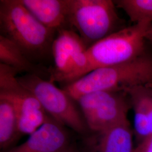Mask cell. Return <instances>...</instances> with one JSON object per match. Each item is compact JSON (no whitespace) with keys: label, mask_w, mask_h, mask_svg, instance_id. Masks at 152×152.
<instances>
[{"label":"cell","mask_w":152,"mask_h":152,"mask_svg":"<svg viewBox=\"0 0 152 152\" xmlns=\"http://www.w3.org/2000/svg\"><path fill=\"white\" fill-rule=\"evenodd\" d=\"M0 29L30 60L51 53L56 32L39 22L20 0L0 1Z\"/></svg>","instance_id":"7a4b0ae2"},{"label":"cell","mask_w":152,"mask_h":152,"mask_svg":"<svg viewBox=\"0 0 152 152\" xmlns=\"http://www.w3.org/2000/svg\"><path fill=\"white\" fill-rule=\"evenodd\" d=\"M88 129L93 133L106 130L128 120L130 100L125 91H98L77 100Z\"/></svg>","instance_id":"52a82bcc"},{"label":"cell","mask_w":152,"mask_h":152,"mask_svg":"<svg viewBox=\"0 0 152 152\" xmlns=\"http://www.w3.org/2000/svg\"><path fill=\"white\" fill-rule=\"evenodd\" d=\"M18 73L0 63V99L11 104L16 113L21 135H30L51 117L42 108L37 99L19 82Z\"/></svg>","instance_id":"8992f818"},{"label":"cell","mask_w":152,"mask_h":152,"mask_svg":"<svg viewBox=\"0 0 152 152\" xmlns=\"http://www.w3.org/2000/svg\"><path fill=\"white\" fill-rule=\"evenodd\" d=\"M64 152H80L73 144L71 145L70 147L66 149Z\"/></svg>","instance_id":"ac0fdd59"},{"label":"cell","mask_w":152,"mask_h":152,"mask_svg":"<svg viewBox=\"0 0 152 152\" xmlns=\"http://www.w3.org/2000/svg\"><path fill=\"white\" fill-rule=\"evenodd\" d=\"M152 83V54L147 50L125 63L94 69L62 88L77 100L98 91H126Z\"/></svg>","instance_id":"6da1fadb"},{"label":"cell","mask_w":152,"mask_h":152,"mask_svg":"<svg viewBox=\"0 0 152 152\" xmlns=\"http://www.w3.org/2000/svg\"><path fill=\"white\" fill-rule=\"evenodd\" d=\"M72 144L65 126L51 117L26 141L5 152H64Z\"/></svg>","instance_id":"9c48e42d"},{"label":"cell","mask_w":152,"mask_h":152,"mask_svg":"<svg viewBox=\"0 0 152 152\" xmlns=\"http://www.w3.org/2000/svg\"><path fill=\"white\" fill-rule=\"evenodd\" d=\"M146 38H147V40H148L152 44V24H151V27H149L147 32Z\"/></svg>","instance_id":"e0dca14e"},{"label":"cell","mask_w":152,"mask_h":152,"mask_svg":"<svg viewBox=\"0 0 152 152\" xmlns=\"http://www.w3.org/2000/svg\"><path fill=\"white\" fill-rule=\"evenodd\" d=\"M26 8L45 27L58 32L70 28L69 0H20Z\"/></svg>","instance_id":"8fae6325"},{"label":"cell","mask_w":152,"mask_h":152,"mask_svg":"<svg viewBox=\"0 0 152 152\" xmlns=\"http://www.w3.org/2000/svg\"><path fill=\"white\" fill-rule=\"evenodd\" d=\"M151 24L141 23L125 27L87 49V73L132 60L144 53L147 32Z\"/></svg>","instance_id":"277c9868"},{"label":"cell","mask_w":152,"mask_h":152,"mask_svg":"<svg viewBox=\"0 0 152 152\" xmlns=\"http://www.w3.org/2000/svg\"><path fill=\"white\" fill-rule=\"evenodd\" d=\"M87 48L79 34L71 28L57 32L51 47L54 68L49 80L64 85L87 74L88 68Z\"/></svg>","instance_id":"ba28073f"},{"label":"cell","mask_w":152,"mask_h":152,"mask_svg":"<svg viewBox=\"0 0 152 152\" xmlns=\"http://www.w3.org/2000/svg\"><path fill=\"white\" fill-rule=\"evenodd\" d=\"M21 136L14 109L8 101L0 99L1 149L6 151L11 149Z\"/></svg>","instance_id":"5bb4252c"},{"label":"cell","mask_w":152,"mask_h":152,"mask_svg":"<svg viewBox=\"0 0 152 152\" xmlns=\"http://www.w3.org/2000/svg\"><path fill=\"white\" fill-rule=\"evenodd\" d=\"M0 63L10 66L18 73L41 76V70L33 63L15 43L0 34Z\"/></svg>","instance_id":"4fadbf2b"},{"label":"cell","mask_w":152,"mask_h":152,"mask_svg":"<svg viewBox=\"0 0 152 152\" xmlns=\"http://www.w3.org/2000/svg\"><path fill=\"white\" fill-rule=\"evenodd\" d=\"M114 2L134 24H152V0H116Z\"/></svg>","instance_id":"9a60e30c"},{"label":"cell","mask_w":152,"mask_h":152,"mask_svg":"<svg viewBox=\"0 0 152 152\" xmlns=\"http://www.w3.org/2000/svg\"><path fill=\"white\" fill-rule=\"evenodd\" d=\"M151 86H152V85H151Z\"/></svg>","instance_id":"d6986e66"},{"label":"cell","mask_w":152,"mask_h":152,"mask_svg":"<svg viewBox=\"0 0 152 152\" xmlns=\"http://www.w3.org/2000/svg\"><path fill=\"white\" fill-rule=\"evenodd\" d=\"M134 131L129 120L86 137L82 152H134Z\"/></svg>","instance_id":"30bf717a"},{"label":"cell","mask_w":152,"mask_h":152,"mask_svg":"<svg viewBox=\"0 0 152 152\" xmlns=\"http://www.w3.org/2000/svg\"><path fill=\"white\" fill-rule=\"evenodd\" d=\"M112 0H69L68 22L87 49L123 27Z\"/></svg>","instance_id":"3957f363"},{"label":"cell","mask_w":152,"mask_h":152,"mask_svg":"<svg viewBox=\"0 0 152 152\" xmlns=\"http://www.w3.org/2000/svg\"><path fill=\"white\" fill-rule=\"evenodd\" d=\"M134 152H152V134L138 142Z\"/></svg>","instance_id":"2e32d148"},{"label":"cell","mask_w":152,"mask_h":152,"mask_svg":"<svg viewBox=\"0 0 152 152\" xmlns=\"http://www.w3.org/2000/svg\"><path fill=\"white\" fill-rule=\"evenodd\" d=\"M134 110V134L138 142L152 134V86H138L127 90Z\"/></svg>","instance_id":"7c38bea8"},{"label":"cell","mask_w":152,"mask_h":152,"mask_svg":"<svg viewBox=\"0 0 152 152\" xmlns=\"http://www.w3.org/2000/svg\"><path fill=\"white\" fill-rule=\"evenodd\" d=\"M18 78L53 119L83 136L90 131L77 101L63 88L37 75L26 74Z\"/></svg>","instance_id":"5b68a950"}]
</instances>
